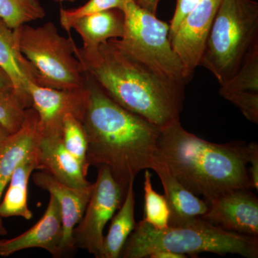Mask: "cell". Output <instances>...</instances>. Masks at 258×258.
I'll return each instance as SVG.
<instances>
[{
    "mask_svg": "<svg viewBox=\"0 0 258 258\" xmlns=\"http://www.w3.org/2000/svg\"><path fill=\"white\" fill-rule=\"evenodd\" d=\"M220 96L231 102L258 98V48L252 51L235 76L220 86Z\"/></svg>",
    "mask_w": 258,
    "mask_h": 258,
    "instance_id": "obj_21",
    "label": "cell"
},
{
    "mask_svg": "<svg viewBox=\"0 0 258 258\" xmlns=\"http://www.w3.org/2000/svg\"><path fill=\"white\" fill-rule=\"evenodd\" d=\"M220 0H202L170 37L171 47L191 80L200 66L212 21Z\"/></svg>",
    "mask_w": 258,
    "mask_h": 258,
    "instance_id": "obj_9",
    "label": "cell"
},
{
    "mask_svg": "<svg viewBox=\"0 0 258 258\" xmlns=\"http://www.w3.org/2000/svg\"><path fill=\"white\" fill-rule=\"evenodd\" d=\"M62 238L60 205L55 197L50 195L43 216L35 225L18 237L0 240V256L8 257L23 249L42 248L59 257L64 254Z\"/></svg>",
    "mask_w": 258,
    "mask_h": 258,
    "instance_id": "obj_12",
    "label": "cell"
},
{
    "mask_svg": "<svg viewBox=\"0 0 258 258\" xmlns=\"http://www.w3.org/2000/svg\"><path fill=\"white\" fill-rule=\"evenodd\" d=\"M76 53L85 73L120 106L160 129L180 121L185 85L131 55L115 39L94 50L76 47Z\"/></svg>",
    "mask_w": 258,
    "mask_h": 258,
    "instance_id": "obj_1",
    "label": "cell"
},
{
    "mask_svg": "<svg viewBox=\"0 0 258 258\" xmlns=\"http://www.w3.org/2000/svg\"><path fill=\"white\" fill-rule=\"evenodd\" d=\"M12 90H14L13 81L10 79L9 75L0 67V91H12Z\"/></svg>",
    "mask_w": 258,
    "mask_h": 258,
    "instance_id": "obj_30",
    "label": "cell"
},
{
    "mask_svg": "<svg viewBox=\"0 0 258 258\" xmlns=\"http://www.w3.org/2000/svg\"><path fill=\"white\" fill-rule=\"evenodd\" d=\"M39 170L46 171L55 179L75 188L91 185L79 161L64 147L61 133H40L37 128L35 144Z\"/></svg>",
    "mask_w": 258,
    "mask_h": 258,
    "instance_id": "obj_14",
    "label": "cell"
},
{
    "mask_svg": "<svg viewBox=\"0 0 258 258\" xmlns=\"http://www.w3.org/2000/svg\"><path fill=\"white\" fill-rule=\"evenodd\" d=\"M151 169L157 173L164 188V196L171 210L169 223L191 217H202L206 213L208 210L207 202L186 189L172 175L163 161L154 158Z\"/></svg>",
    "mask_w": 258,
    "mask_h": 258,
    "instance_id": "obj_17",
    "label": "cell"
},
{
    "mask_svg": "<svg viewBox=\"0 0 258 258\" xmlns=\"http://www.w3.org/2000/svg\"><path fill=\"white\" fill-rule=\"evenodd\" d=\"M35 147L19 163L8 184V189L0 203V217H20L31 220L33 215L28 205V186L32 172L39 170Z\"/></svg>",
    "mask_w": 258,
    "mask_h": 258,
    "instance_id": "obj_19",
    "label": "cell"
},
{
    "mask_svg": "<svg viewBox=\"0 0 258 258\" xmlns=\"http://www.w3.org/2000/svg\"><path fill=\"white\" fill-rule=\"evenodd\" d=\"M202 0H177L175 11L169 23V38L175 32L182 20Z\"/></svg>",
    "mask_w": 258,
    "mask_h": 258,
    "instance_id": "obj_27",
    "label": "cell"
},
{
    "mask_svg": "<svg viewBox=\"0 0 258 258\" xmlns=\"http://www.w3.org/2000/svg\"><path fill=\"white\" fill-rule=\"evenodd\" d=\"M54 1L57 2V3H74L75 0H54Z\"/></svg>",
    "mask_w": 258,
    "mask_h": 258,
    "instance_id": "obj_33",
    "label": "cell"
},
{
    "mask_svg": "<svg viewBox=\"0 0 258 258\" xmlns=\"http://www.w3.org/2000/svg\"><path fill=\"white\" fill-rule=\"evenodd\" d=\"M38 115L33 108H27L21 128L9 136L0 146V203L15 169L33 150L37 137ZM8 234L0 217V236Z\"/></svg>",
    "mask_w": 258,
    "mask_h": 258,
    "instance_id": "obj_15",
    "label": "cell"
},
{
    "mask_svg": "<svg viewBox=\"0 0 258 258\" xmlns=\"http://www.w3.org/2000/svg\"><path fill=\"white\" fill-rule=\"evenodd\" d=\"M98 176L84 215L73 232L74 249L87 251L97 258L103 254L106 224L120 208L125 192L112 176L108 166L98 168Z\"/></svg>",
    "mask_w": 258,
    "mask_h": 258,
    "instance_id": "obj_8",
    "label": "cell"
},
{
    "mask_svg": "<svg viewBox=\"0 0 258 258\" xmlns=\"http://www.w3.org/2000/svg\"><path fill=\"white\" fill-rule=\"evenodd\" d=\"M202 217L223 230L257 237L258 199L249 189L232 190L209 203Z\"/></svg>",
    "mask_w": 258,
    "mask_h": 258,
    "instance_id": "obj_11",
    "label": "cell"
},
{
    "mask_svg": "<svg viewBox=\"0 0 258 258\" xmlns=\"http://www.w3.org/2000/svg\"><path fill=\"white\" fill-rule=\"evenodd\" d=\"M150 258H186L187 255L184 254L176 253V252H171V251L166 250V249H160V250L155 251L149 254Z\"/></svg>",
    "mask_w": 258,
    "mask_h": 258,
    "instance_id": "obj_29",
    "label": "cell"
},
{
    "mask_svg": "<svg viewBox=\"0 0 258 258\" xmlns=\"http://www.w3.org/2000/svg\"><path fill=\"white\" fill-rule=\"evenodd\" d=\"M45 16V10L38 0H0V18L12 29Z\"/></svg>",
    "mask_w": 258,
    "mask_h": 258,
    "instance_id": "obj_24",
    "label": "cell"
},
{
    "mask_svg": "<svg viewBox=\"0 0 258 258\" xmlns=\"http://www.w3.org/2000/svg\"><path fill=\"white\" fill-rule=\"evenodd\" d=\"M29 108L14 90L0 91V123L10 135L18 132L24 123Z\"/></svg>",
    "mask_w": 258,
    "mask_h": 258,
    "instance_id": "obj_25",
    "label": "cell"
},
{
    "mask_svg": "<svg viewBox=\"0 0 258 258\" xmlns=\"http://www.w3.org/2000/svg\"><path fill=\"white\" fill-rule=\"evenodd\" d=\"M248 167L249 175L250 178L252 189H258V148L252 152Z\"/></svg>",
    "mask_w": 258,
    "mask_h": 258,
    "instance_id": "obj_28",
    "label": "cell"
},
{
    "mask_svg": "<svg viewBox=\"0 0 258 258\" xmlns=\"http://www.w3.org/2000/svg\"><path fill=\"white\" fill-rule=\"evenodd\" d=\"M257 148L254 142L211 143L185 130L177 121L161 129L154 158L208 204L232 190L252 189L248 164Z\"/></svg>",
    "mask_w": 258,
    "mask_h": 258,
    "instance_id": "obj_3",
    "label": "cell"
},
{
    "mask_svg": "<svg viewBox=\"0 0 258 258\" xmlns=\"http://www.w3.org/2000/svg\"><path fill=\"white\" fill-rule=\"evenodd\" d=\"M83 40V50H96L113 39H121L124 34V15L122 10L111 9L86 15L72 25Z\"/></svg>",
    "mask_w": 258,
    "mask_h": 258,
    "instance_id": "obj_18",
    "label": "cell"
},
{
    "mask_svg": "<svg viewBox=\"0 0 258 258\" xmlns=\"http://www.w3.org/2000/svg\"><path fill=\"white\" fill-rule=\"evenodd\" d=\"M34 184L55 197L60 205L62 217L64 253L74 250L73 232L84 215L92 192L93 184L85 188L68 186L46 171L40 170L32 175Z\"/></svg>",
    "mask_w": 258,
    "mask_h": 258,
    "instance_id": "obj_13",
    "label": "cell"
},
{
    "mask_svg": "<svg viewBox=\"0 0 258 258\" xmlns=\"http://www.w3.org/2000/svg\"><path fill=\"white\" fill-rule=\"evenodd\" d=\"M144 221L156 229L162 230L169 226L171 210L164 195L154 189L152 174L146 169L144 174Z\"/></svg>",
    "mask_w": 258,
    "mask_h": 258,
    "instance_id": "obj_23",
    "label": "cell"
},
{
    "mask_svg": "<svg viewBox=\"0 0 258 258\" xmlns=\"http://www.w3.org/2000/svg\"><path fill=\"white\" fill-rule=\"evenodd\" d=\"M258 48V4L254 0H220L200 66L220 86L230 81Z\"/></svg>",
    "mask_w": 258,
    "mask_h": 258,
    "instance_id": "obj_5",
    "label": "cell"
},
{
    "mask_svg": "<svg viewBox=\"0 0 258 258\" xmlns=\"http://www.w3.org/2000/svg\"><path fill=\"white\" fill-rule=\"evenodd\" d=\"M160 0H137L142 8L152 13V14L156 15L158 8V5Z\"/></svg>",
    "mask_w": 258,
    "mask_h": 258,
    "instance_id": "obj_31",
    "label": "cell"
},
{
    "mask_svg": "<svg viewBox=\"0 0 258 258\" xmlns=\"http://www.w3.org/2000/svg\"><path fill=\"white\" fill-rule=\"evenodd\" d=\"M124 0H89L79 8L66 10L60 8V23L66 31L72 30V25L78 19L86 15L111 9L123 10Z\"/></svg>",
    "mask_w": 258,
    "mask_h": 258,
    "instance_id": "obj_26",
    "label": "cell"
},
{
    "mask_svg": "<svg viewBox=\"0 0 258 258\" xmlns=\"http://www.w3.org/2000/svg\"><path fill=\"white\" fill-rule=\"evenodd\" d=\"M28 91L32 108L38 115L37 128L40 133H61L62 120L68 113L82 120L87 100L86 86L76 89H55L30 81Z\"/></svg>",
    "mask_w": 258,
    "mask_h": 258,
    "instance_id": "obj_10",
    "label": "cell"
},
{
    "mask_svg": "<svg viewBox=\"0 0 258 258\" xmlns=\"http://www.w3.org/2000/svg\"><path fill=\"white\" fill-rule=\"evenodd\" d=\"M124 34L115 39L122 48L167 77L186 85L190 79L171 47L169 25L144 9L137 0H124Z\"/></svg>",
    "mask_w": 258,
    "mask_h": 258,
    "instance_id": "obj_7",
    "label": "cell"
},
{
    "mask_svg": "<svg viewBox=\"0 0 258 258\" xmlns=\"http://www.w3.org/2000/svg\"><path fill=\"white\" fill-rule=\"evenodd\" d=\"M0 67L13 81L15 92L31 108L28 83H35V72L29 61L19 50L14 29L0 18Z\"/></svg>",
    "mask_w": 258,
    "mask_h": 258,
    "instance_id": "obj_16",
    "label": "cell"
},
{
    "mask_svg": "<svg viewBox=\"0 0 258 258\" xmlns=\"http://www.w3.org/2000/svg\"><path fill=\"white\" fill-rule=\"evenodd\" d=\"M160 249L197 257L201 252L258 257L257 237L223 230L202 217L169 223L159 230L142 220L136 225L120 257L144 258Z\"/></svg>",
    "mask_w": 258,
    "mask_h": 258,
    "instance_id": "obj_4",
    "label": "cell"
},
{
    "mask_svg": "<svg viewBox=\"0 0 258 258\" xmlns=\"http://www.w3.org/2000/svg\"><path fill=\"white\" fill-rule=\"evenodd\" d=\"M87 100L82 121L88 141V163L108 166L126 193L131 180L151 169L161 129L112 100L86 74Z\"/></svg>",
    "mask_w": 258,
    "mask_h": 258,
    "instance_id": "obj_2",
    "label": "cell"
},
{
    "mask_svg": "<svg viewBox=\"0 0 258 258\" xmlns=\"http://www.w3.org/2000/svg\"><path fill=\"white\" fill-rule=\"evenodd\" d=\"M14 31L19 50L33 68L35 83L55 89L85 87L86 73L72 37L60 35L50 22L37 28L24 24Z\"/></svg>",
    "mask_w": 258,
    "mask_h": 258,
    "instance_id": "obj_6",
    "label": "cell"
},
{
    "mask_svg": "<svg viewBox=\"0 0 258 258\" xmlns=\"http://www.w3.org/2000/svg\"><path fill=\"white\" fill-rule=\"evenodd\" d=\"M10 135L7 129L0 123V146L2 145Z\"/></svg>",
    "mask_w": 258,
    "mask_h": 258,
    "instance_id": "obj_32",
    "label": "cell"
},
{
    "mask_svg": "<svg viewBox=\"0 0 258 258\" xmlns=\"http://www.w3.org/2000/svg\"><path fill=\"white\" fill-rule=\"evenodd\" d=\"M134 181L135 179L131 180L121 206L112 217L109 230L104 237L101 258L120 257L125 242L135 229Z\"/></svg>",
    "mask_w": 258,
    "mask_h": 258,
    "instance_id": "obj_20",
    "label": "cell"
},
{
    "mask_svg": "<svg viewBox=\"0 0 258 258\" xmlns=\"http://www.w3.org/2000/svg\"><path fill=\"white\" fill-rule=\"evenodd\" d=\"M62 142L71 155L82 167L87 176L90 166L88 163V141L82 121L72 113L64 115L62 124Z\"/></svg>",
    "mask_w": 258,
    "mask_h": 258,
    "instance_id": "obj_22",
    "label": "cell"
}]
</instances>
